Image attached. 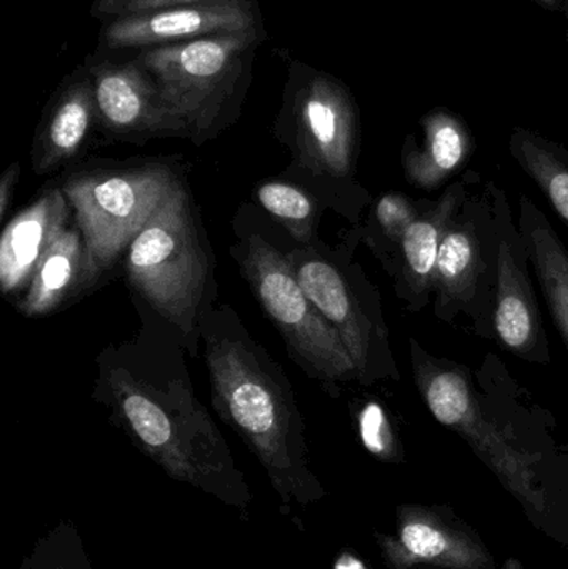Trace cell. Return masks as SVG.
<instances>
[{"label": "cell", "instance_id": "cell-13", "mask_svg": "<svg viewBox=\"0 0 568 569\" xmlns=\"http://www.w3.org/2000/svg\"><path fill=\"white\" fill-rule=\"evenodd\" d=\"M377 540L390 569H494L492 557L476 535L426 507H400L396 533Z\"/></svg>", "mask_w": 568, "mask_h": 569}, {"label": "cell", "instance_id": "cell-30", "mask_svg": "<svg viewBox=\"0 0 568 569\" xmlns=\"http://www.w3.org/2000/svg\"><path fill=\"white\" fill-rule=\"evenodd\" d=\"M536 2L550 12H566V0H536Z\"/></svg>", "mask_w": 568, "mask_h": 569}, {"label": "cell", "instance_id": "cell-14", "mask_svg": "<svg viewBox=\"0 0 568 569\" xmlns=\"http://www.w3.org/2000/svg\"><path fill=\"white\" fill-rule=\"evenodd\" d=\"M100 132L92 79L86 63L63 77L43 109L32 147L36 173L53 172L80 156Z\"/></svg>", "mask_w": 568, "mask_h": 569}, {"label": "cell", "instance_id": "cell-11", "mask_svg": "<svg viewBox=\"0 0 568 569\" xmlns=\"http://www.w3.org/2000/svg\"><path fill=\"white\" fill-rule=\"evenodd\" d=\"M492 187L496 199V301H494V328L500 343L530 363H550L549 345L544 330L542 315L527 272L526 246L520 232L510 226L509 203L502 190Z\"/></svg>", "mask_w": 568, "mask_h": 569}, {"label": "cell", "instance_id": "cell-15", "mask_svg": "<svg viewBox=\"0 0 568 569\" xmlns=\"http://www.w3.org/2000/svg\"><path fill=\"white\" fill-rule=\"evenodd\" d=\"M73 219L62 189H50L17 213L0 239V288L6 297L29 288L50 247Z\"/></svg>", "mask_w": 568, "mask_h": 569}, {"label": "cell", "instance_id": "cell-3", "mask_svg": "<svg viewBox=\"0 0 568 569\" xmlns=\"http://www.w3.org/2000/svg\"><path fill=\"white\" fill-rule=\"evenodd\" d=\"M126 276L136 293L196 353L200 321L212 287L209 247L180 180L126 253Z\"/></svg>", "mask_w": 568, "mask_h": 569}, {"label": "cell", "instance_id": "cell-1", "mask_svg": "<svg viewBox=\"0 0 568 569\" xmlns=\"http://www.w3.org/2000/svg\"><path fill=\"white\" fill-rule=\"evenodd\" d=\"M93 398L172 480L247 511L253 497L229 445L197 400L176 343L147 330L97 357Z\"/></svg>", "mask_w": 568, "mask_h": 569}, {"label": "cell", "instance_id": "cell-25", "mask_svg": "<svg viewBox=\"0 0 568 569\" xmlns=\"http://www.w3.org/2000/svg\"><path fill=\"white\" fill-rule=\"evenodd\" d=\"M422 203L402 196V193H387L377 202L373 219L383 239L400 250L407 229L422 212Z\"/></svg>", "mask_w": 568, "mask_h": 569}, {"label": "cell", "instance_id": "cell-7", "mask_svg": "<svg viewBox=\"0 0 568 569\" xmlns=\"http://www.w3.org/2000/svg\"><path fill=\"white\" fill-rule=\"evenodd\" d=\"M233 257L263 313L282 333L303 370L329 388L359 380L342 337L307 297L286 253L252 232L237 243Z\"/></svg>", "mask_w": 568, "mask_h": 569}, {"label": "cell", "instance_id": "cell-32", "mask_svg": "<svg viewBox=\"0 0 568 569\" xmlns=\"http://www.w3.org/2000/svg\"><path fill=\"white\" fill-rule=\"evenodd\" d=\"M566 19H567V47H568V0H566Z\"/></svg>", "mask_w": 568, "mask_h": 569}, {"label": "cell", "instance_id": "cell-5", "mask_svg": "<svg viewBox=\"0 0 568 569\" xmlns=\"http://www.w3.org/2000/svg\"><path fill=\"white\" fill-rule=\"evenodd\" d=\"M179 177L167 163L87 170L62 186L86 243L83 288L93 287L126 259L127 250Z\"/></svg>", "mask_w": 568, "mask_h": 569}, {"label": "cell", "instance_id": "cell-23", "mask_svg": "<svg viewBox=\"0 0 568 569\" xmlns=\"http://www.w3.org/2000/svg\"><path fill=\"white\" fill-rule=\"evenodd\" d=\"M20 569H92L79 530L60 521L33 545Z\"/></svg>", "mask_w": 568, "mask_h": 569}, {"label": "cell", "instance_id": "cell-4", "mask_svg": "<svg viewBox=\"0 0 568 569\" xmlns=\"http://www.w3.org/2000/svg\"><path fill=\"white\" fill-rule=\"evenodd\" d=\"M269 33L207 37L132 53L196 146L219 137L242 113L257 50Z\"/></svg>", "mask_w": 568, "mask_h": 569}, {"label": "cell", "instance_id": "cell-31", "mask_svg": "<svg viewBox=\"0 0 568 569\" xmlns=\"http://www.w3.org/2000/svg\"><path fill=\"white\" fill-rule=\"evenodd\" d=\"M504 569H519V565H517L516 561H509Z\"/></svg>", "mask_w": 568, "mask_h": 569}, {"label": "cell", "instance_id": "cell-16", "mask_svg": "<svg viewBox=\"0 0 568 569\" xmlns=\"http://www.w3.org/2000/svg\"><path fill=\"white\" fill-rule=\"evenodd\" d=\"M422 142L407 136L402 147L406 180L416 189L434 192L460 172L476 152V139L462 117L434 109L420 119Z\"/></svg>", "mask_w": 568, "mask_h": 569}, {"label": "cell", "instance_id": "cell-10", "mask_svg": "<svg viewBox=\"0 0 568 569\" xmlns=\"http://www.w3.org/2000/svg\"><path fill=\"white\" fill-rule=\"evenodd\" d=\"M233 33H267L259 2L233 0L122 13L102 22L96 52L132 56L140 50Z\"/></svg>", "mask_w": 568, "mask_h": 569}, {"label": "cell", "instance_id": "cell-22", "mask_svg": "<svg viewBox=\"0 0 568 569\" xmlns=\"http://www.w3.org/2000/svg\"><path fill=\"white\" fill-rule=\"evenodd\" d=\"M256 197L260 207L282 223L300 246H312L317 203L309 193L287 182H263Z\"/></svg>", "mask_w": 568, "mask_h": 569}, {"label": "cell", "instance_id": "cell-12", "mask_svg": "<svg viewBox=\"0 0 568 569\" xmlns=\"http://www.w3.org/2000/svg\"><path fill=\"white\" fill-rule=\"evenodd\" d=\"M286 256L307 297L342 337L356 361L359 380L367 383L373 378L380 343L386 345L382 331L367 317L352 284L330 260L307 246Z\"/></svg>", "mask_w": 568, "mask_h": 569}, {"label": "cell", "instance_id": "cell-19", "mask_svg": "<svg viewBox=\"0 0 568 569\" xmlns=\"http://www.w3.org/2000/svg\"><path fill=\"white\" fill-rule=\"evenodd\" d=\"M482 243L472 220H454L444 237L436 267V311L442 320H452L460 308L476 298L484 272Z\"/></svg>", "mask_w": 568, "mask_h": 569}, {"label": "cell", "instance_id": "cell-27", "mask_svg": "<svg viewBox=\"0 0 568 569\" xmlns=\"http://www.w3.org/2000/svg\"><path fill=\"white\" fill-rule=\"evenodd\" d=\"M19 163H12V166L3 172L2 179H0V219H6L7 212H9L13 190H16L17 182H19Z\"/></svg>", "mask_w": 568, "mask_h": 569}, {"label": "cell", "instance_id": "cell-29", "mask_svg": "<svg viewBox=\"0 0 568 569\" xmlns=\"http://www.w3.org/2000/svg\"><path fill=\"white\" fill-rule=\"evenodd\" d=\"M332 569H369V567L352 551L343 550L342 553L337 555Z\"/></svg>", "mask_w": 568, "mask_h": 569}, {"label": "cell", "instance_id": "cell-20", "mask_svg": "<svg viewBox=\"0 0 568 569\" xmlns=\"http://www.w3.org/2000/svg\"><path fill=\"white\" fill-rule=\"evenodd\" d=\"M83 277L86 243L77 226L67 227L40 260L17 310L30 318L52 313L73 291L83 288Z\"/></svg>", "mask_w": 568, "mask_h": 569}, {"label": "cell", "instance_id": "cell-18", "mask_svg": "<svg viewBox=\"0 0 568 569\" xmlns=\"http://www.w3.org/2000/svg\"><path fill=\"white\" fill-rule=\"evenodd\" d=\"M519 232L550 315L568 348V250L546 213L520 196Z\"/></svg>", "mask_w": 568, "mask_h": 569}, {"label": "cell", "instance_id": "cell-28", "mask_svg": "<svg viewBox=\"0 0 568 569\" xmlns=\"http://www.w3.org/2000/svg\"><path fill=\"white\" fill-rule=\"evenodd\" d=\"M130 2L132 0H93L92 7H90V16L100 20V22H107V20L120 16Z\"/></svg>", "mask_w": 568, "mask_h": 569}, {"label": "cell", "instance_id": "cell-9", "mask_svg": "<svg viewBox=\"0 0 568 569\" xmlns=\"http://www.w3.org/2000/svg\"><path fill=\"white\" fill-rule=\"evenodd\" d=\"M83 63L92 79L103 136L137 146L166 137L189 139L186 123L163 102L152 76L136 57L92 52Z\"/></svg>", "mask_w": 568, "mask_h": 569}, {"label": "cell", "instance_id": "cell-26", "mask_svg": "<svg viewBox=\"0 0 568 569\" xmlns=\"http://www.w3.org/2000/svg\"><path fill=\"white\" fill-rule=\"evenodd\" d=\"M216 2H233V0H132L123 9L122 13L147 12V10L166 9V7L199 6V3ZM252 2H259V0H252Z\"/></svg>", "mask_w": 568, "mask_h": 569}, {"label": "cell", "instance_id": "cell-17", "mask_svg": "<svg viewBox=\"0 0 568 569\" xmlns=\"http://www.w3.org/2000/svg\"><path fill=\"white\" fill-rule=\"evenodd\" d=\"M466 200V187L462 182L452 183L439 200L427 202L420 216L407 229L400 247L402 253V280L406 300L410 310H422L429 301L436 282L437 259L440 246L457 219L460 207Z\"/></svg>", "mask_w": 568, "mask_h": 569}, {"label": "cell", "instance_id": "cell-6", "mask_svg": "<svg viewBox=\"0 0 568 569\" xmlns=\"http://www.w3.org/2000/svg\"><path fill=\"white\" fill-rule=\"evenodd\" d=\"M287 66L277 139L293 163L313 177L346 180L356 172L360 113L352 90L333 73L282 53Z\"/></svg>", "mask_w": 568, "mask_h": 569}, {"label": "cell", "instance_id": "cell-24", "mask_svg": "<svg viewBox=\"0 0 568 569\" xmlns=\"http://www.w3.org/2000/svg\"><path fill=\"white\" fill-rule=\"evenodd\" d=\"M357 428L363 448L377 460L389 463L400 460L399 441L382 405L377 401L363 403L357 413Z\"/></svg>", "mask_w": 568, "mask_h": 569}, {"label": "cell", "instance_id": "cell-2", "mask_svg": "<svg viewBox=\"0 0 568 569\" xmlns=\"http://www.w3.org/2000/svg\"><path fill=\"white\" fill-rule=\"evenodd\" d=\"M212 405L257 458L283 508L326 497L310 468L306 423L282 368L247 333L232 308H209L200 321Z\"/></svg>", "mask_w": 568, "mask_h": 569}, {"label": "cell", "instance_id": "cell-8", "mask_svg": "<svg viewBox=\"0 0 568 569\" xmlns=\"http://www.w3.org/2000/svg\"><path fill=\"white\" fill-rule=\"evenodd\" d=\"M410 350L413 380L434 418L460 435L520 503L544 513L547 497L536 470L539 457L514 443L487 417L460 365L430 357L416 338H410Z\"/></svg>", "mask_w": 568, "mask_h": 569}, {"label": "cell", "instance_id": "cell-21", "mask_svg": "<svg viewBox=\"0 0 568 569\" xmlns=\"http://www.w3.org/2000/svg\"><path fill=\"white\" fill-rule=\"evenodd\" d=\"M510 156L549 200L568 227V150L560 143L517 127L509 140Z\"/></svg>", "mask_w": 568, "mask_h": 569}]
</instances>
